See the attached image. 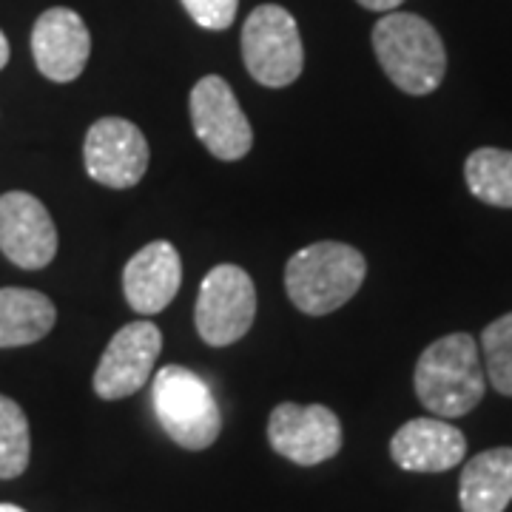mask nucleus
Returning a JSON list of instances; mask_svg holds the SVG:
<instances>
[{"mask_svg":"<svg viewBox=\"0 0 512 512\" xmlns=\"http://www.w3.org/2000/svg\"><path fill=\"white\" fill-rule=\"evenodd\" d=\"M464 180L476 200L512 208V151L476 148L464 163Z\"/></svg>","mask_w":512,"mask_h":512,"instance_id":"f3484780","label":"nucleus"},{"mask_svg":"<svg viewBox=\"0 0 512 512\" xmlns=\"http://www.w3.org/2000/svg\"><path fill=\"white\" fill-rule=\"evenodd\" d=\"M242 60L256 83L285 89L305 69V46L299 26L288 9L262 3L242 26Z\"/></svg>","mask_w":512,"mask_h":512,"instance_id":"39448f33","label":"nucleus"},{"mask_svg":"<svg viewBox=\"0 0 512 512\" xmlns=\"http://www.w3.org/2000/svg\"><path fill=\"white\" fill-rule=\"evenodd\" d=\"M373 52L390 83L413 97L436 92L447 74V52L436 26L410 12H387L373 26Z\"/></svg>","mask_w":512,"mask_h":512,"instance_id":"f03ea898","label":"nucleus"},{"mask_svg":"<svg viewBox=\"0 0 512 512\" xmlns=\"http://www.w3.org/2000/svg\"><path fill=\"white\" fill-rule=\"evenodd\" d=\"M464 512H504L512 501V447L484 450L467 461L458 481Z\"/></svg>","mask_w":512,"mask_h":512,"instance_id":"2eb2a0df","label":"nucleus"},{"mask_svg":"<svg viewBox=\"0 0 512 512\" xmlns=\"http://www.w3.org/2000/svg\"><path fill=\"white\" fill-rule=\"evenodd\" d=\"M359 6H365L370 12H393V9H399L404 0H356Z\"/></svg>","mask_w":512,"mask_h":512,"instance_id":"412c9836","label":"nucleus"},{"mask_svg":"<svg viewBox=\"0 0 512 512\" xmlns=\"http://www.w3.org/2000/svg\"><path fill=\"white\" fill-rule=\"evenodd\" d=\"M256 316L254 279L239 265H217L202 279L194 322L202 342L211 348H228L239 342Z\"/></svg>","mask_w":512,"mask_h":512,"instance_id":"423d86ee","label":"nucleus"},{"mask_svg":"<svg viewBox=\"0 0 512 512\" xmlns=\"http://www.w3.org/2000/svg\"><path fill=\"white\" fill-rule=\"evenodd\" d=\"M163 350V333L154 322H131L114 333L94 370V393L106 402H117L143 390L154 373Z\"/></svg>","mask_w":512,"mask_h":512,"instance_id":"1a4fd4ad","label":"nucleus"},{"mask_svg":"<svg viewBox=\"0 0 512 512\" xmlns=\"http://www.w3.org/2000/svg\"><path fill=\"white\" fill-rule=\"evenodd\" d=\"M0 512H26V510H20V507H15V504H0Z\"/></svg>","mask_w":512,"mask_h":512,"instance_id":"5701e85b","label":"nucleus"},{"mask_svg":"<svg viewBox=\"0 0 512 512\" xmlns=\"http://www.w3.org/2000/svg\"><path fill=\"white\" fill-rule=\"evenodd\" d=\"M362 251L345 242H313L296 251L285 268V291L308 316H325L350 302L365 282Z\"/></svg>","mask_w":512,"mask_h":512,"instance_id":"7ed1b4c3","label":"nucleus"},{"mask_svg":"<svg viewBox=\"0 0 512 512\" xmlns=\"http://www.w3.org/2000/svg\"><path fill=\"white\" fill-rule=\"evenodd\" d=\"M151 402L165 436L183 450H205L220 439L222 413L214 390L194 370L165 365L151 382Z\"/></svg>","mask_w":512,"mask_h":512,"instance_id":"20e7f679","label":"nucleus"},{"mask_svg":"<svg viewBox=\"0 0 512 512\" xmlns=\"http://www.w3.org/2000/svg\"><path fill=\"white\" fill-rule=\"evenodd\" d=\"M32 439L20 404L0 396V478H18L29 467Z\"/></svg>","mask_w":512,"mask_h":512,"instance_id":"a211bd4d","label":"nucleus"},{"mask_svg":"<svg viewBox=\"0 0 512 512\" xmlns=\"http://www.w3.org/2000/svg\"><path fill=\"white\" fill-rule=\"evenodd\" d=\"M83 160L94 183L126 191L146 177L151 151L143 131L131 120L103 117L86 134Z\"/></svg>","mask_w":512,"mask_h":512,"instance_id":"9d476101","label":"nucleus"},{"mask_svg":"<svg viewBox=\"0 0 512 512\" xmlns=\"http://www.w3.org/2000/svg\"><path fill=\"white\" fill-rule=\"evenodd\" d=\"M268 441L293 464L316 467L342 450V424L325 404L285 402L268 419Z\"/></svg>","mask_w":512,"mask_h":512,"instance_id":"6e6552de","label":"nucleus"},{"mask_svg":"<svg viewBox=\"0 0 512 512\" xmlns=\"http://www.w3.org/2000/svg\"><path fill=\"white\" fill-rule=\"evenodd\" d=\"M191 123L200 143L217 160H242L254 146V131L239 106L237 94L220 74H205L191 89Z\"/></svg>","mask_w":512,"mask_h":512,"instance_id":"0eeeda50","label":"nucleus"},{"mask_svg":"<svg viewBox=\"0 0 512 512\" xmlns=\"http://www.w3.org/2000/svg\"><path fill=\"white\" fill-rule=\"evenodd\" d=\"M188 18L208 32H222L237 18L239 0H180Z\"/></svg>","mask_w":512,"mask_h":512,"instance_id":"aec40b11","label":"nucleus"},{"mask_svg":"<svg viewBox=\"0 0 512 512\" xmlns=\"http://www.w3.org/2000/svg\"><path fill=\"white\" fill-rule=\"evenodd\" d=\"M390 456L407 473H444L467 456V439L447 419H410L390 439Z\"/></svg>","mask_w":512,"mask_h":512,"instance_id":"ddd939ff","label":"nucleus"},{"mask_svg":"<svg viewBox=\"0 0 512 512\" xmlns=\"http://www.w3.org/2000/svg\"><path fill=\"white\" fill-rule=\"evenodd\" d=\"M57 311L46 293L0 288V348L35 345L55 328Z\"/></svg>","mask_w":512,"mask_h":512,"instance_id":"dca6fc26","label":"nucleus"},{"mask_svg":"<svg viewBox=\"0 0 512 512\" xmlns=\"http://www.w3.org/2000/svg\"><path fill=\"white\" fill-rule=\"evenodd\" d=\"M6 63H9V40L0 32V69H3Z\"/></svg>","mask_w":512,"mask_h":512,"instance_id":"4be33fe9","label":"nucleus"},{"mask_svg":"<svg viewBox=\"0 0 512 512\" xmlns=\"http://www.w3.org/2000/svg\"><path fill=\"white\" fill-rule=\"evenodd\" d=\"M183 282V262L171 242L157 239L140 248L126 262L123 271V293L131 311L154 316L171 305Z\"/></svg>","mask_w":512,"mask_h":512,"instance_id":"4468645a","label":"nucleus"},{"mask_svg":"<svg viewBox=\"0 0 512 512\" xmlns=\"http://www.w3.org/2000/svg\"><path fill=\"white\" fill-rule=\"evenodd\" d=\"M32 55L40 74L52 83H72L86 72L92 55V35L74 9L52 6L32 29Z\"/></svg>","mask_w":512,"mask_h":512,"instance_id":"f8f14e48","label":"nucleus"},{"mask_svg":"<svg viewBox=\"0 0 512 512\" xmlns=\"http://www.w3.org/2000/svg\"><path fill=\"white\" fill-rule=\"evenodd\" d=\"M416 396L439 419L467 416L487 390V373L470 333L436 339L416 362Z\"/></svg>","mask_w":512,"mask_h":512,"instance_id":"f257e3e1","label":"nucleus"},{"mask_svg":"<svg viewBox=\"0 0 512 512\" xmlns=\"http://www.w3.org/2000/svg\"><path fill=\"white\" fill-rule=\"evenodd\" d=\"M484 373L501 396H512V313L495 319L481 333Z\"/></svg>","mask_w":512,"mask_h":512,"instance_id":"6ab92c4d","label":"nucleus"},{"mask_svg":"<svg viewBox=\"0 0 512 512\" xmlns=\"http://www.w3.org/2000/svg\"><path fill=\"white\" fill-rule=\"evenodd\" d=\"M0 251L23 271H40L55 259V220L37 197L26 191L0 197Z\"/></svg>","mask_w":512,"mask_h":512,"instance_id":"9b49d317","label":"nucleus"}]
</instances>
